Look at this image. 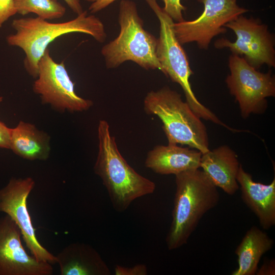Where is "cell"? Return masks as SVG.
I'll use <instances>...</instances> for the list:
<instances>
[{"label": "cell", "mask_w": 275, "mask_h": 275, "mask_svg": "<svg viewBox=\"0 0 275 275\" xmlns=\"http://www.w3.org/2000/svg\"><path fill=\"white\" fill-rule=\"evenodd\" d=\"M12 27L15 34L6 38L8 44L20 48L25 53L24 67L34 78L38 74V63L49 44L58 37L71 33H81L92 36L99 43L106 38L104 26L100 19L84 11L74 19L51 23L38 17L15 19Z\"/></svg>", "instance_id": "cell-1"}, {"label": "cell", "mask_w": 275, "mask_h": 275, "mask_svg": "<svg viewBox=\"0 0 275 275\" xmlns=\"http://www.w3.org/2000/svg\"><path fill=\"white\" fill-rule=\"evenodd\" d=\"M97 135L94 172L106 188L113 208L122 212L135 199L153 193L155 184L137 173L123 158L106 121H99Z\"/></svg>", "instance_id": "cell-2"}, {"label": "cell", "mask_w": 275, "mask_h": 275, "mask_svg": "<svg viewBox=\"0 0 275 275\" xmlns=\"http://www.w3.org/2000/svg\"><path fill=\"white\" fill-rule=\"evenodd\" d=\"M175 182L172 221L166 238L171 251L187 243L202 217L219 201L217 187L199 169L176 175Z\"/></svg>", "instance_id": "cell-3"}, {"label": "cell", "mask_w": 275, "mask_h": 275, "mask_svg": "<svg viewBox=\"0 0 275 275\" xmlns=\"http://www.w3.org/2000/svg\"><path fill=\"white\" fill-rule=\"evenodd\" d=\"M144 109L160 120L168 144L186 145L202 154L210 150L206 126L176 91L168 86L150 91Z\"/></svg>", "instance_id": "cell-4"}, {"label": "cell", "mask_w": 275, "mask_h": 275, "mask_svg": "<svg viewBox=\"0 0 275 275\" xmlns=\"http://www.w3.org/2000/svg\"><path fill=\"white\" fill-rule=\"evenodd\" d=\"M118 22V36L101 50L106 68H116L131 61L145 69H158L163 73L156 54L157 39L144 29V22L133 1L120 2Z\"/></svg>", "instance_id": "cell-5"}, {"label": "cell", "mask_w": 275, "mask_h": 275, "mask_svg": "<svg viewBox=\"0 0 275 275\" xmlns=\"http://www.w3.org/2000/svg\"><path fill=\"white\" fill-rule=\"evenodd\" d=\"M145 1L159 21V37L157 39L156 54L163 69V73L180 85L185 101L199 118L226 127L213 112L197 99L192 90L189 79L193 72L186 54L175 36L174 20L159 6L156 0Z\"/></svg>", "instance_id": "cell-6"}, {"label": "cell", "mask_w": 275, "mask_h": 275, "mask_svg": "<svg viewBox=\"0 0 275 275\" xmlns=\"http://www.w3.org/2000/svg\"><path fill=\"white\" fill-rule=\"evenodd\" d=\"M230 73L226 82L230 93L239 104L241 117L264 113L267 107L266 98L275 96V79L270 71L262 73L250 66L240 56L229 58Z\"/></svg>", "instance_id": "cell-7"}, {"label": "cell", "mask_w": 275, "mask_h": 275, "mask_svg": "<svg viewBox=\"0 0 275 275\" xmlns=\"http://www.w3.org/2000/svg\"><path fill=\"white\" fill-rule=\"evenodd\" d=\"M33 90L40 96L42 104L50 105L60 112L85 111L93 104L92 100L76 94L64 61L55 62L48 48L39 61Z\"/></svg>", "instance_id": "cell-8"}, {"label": "cell", "mask_w": 275, "mask_h": 275, "mask_svg": "<svg viewBox=\"0 0 275 275\" xmlns=\"http://www.w3.org/2000/svg\"><path fill=\"white\" fill-rule=\"evenodd\" d=\"M225 27L235 33L236 40L232 42L222 38L215 41V48H229L233 54L243 56L244 60L256 69L264 64L275 66L274 38L268 26L260 19L248 18L241 15L226 23Z\"/></svg>", "instance_id": "cell-9"}, {"label": "cell", "mask_w": 275, "mask_h": 275, "mask_svg": "<svg viewBox=\"0 0 275 275\" xmlns=\"http://www.w3.org/2000/svg\"><path fill=\"white\" fill-rule=\"evenodd\" d=\"M198 1L204 6L199 17L174 23L175 36L181 45L196 42L199 48L207 49L213 37L226 32V23L248 11L239 7L237 0Z\"/></svg>", "instance_id": "cell-10"}, {"label": "cell", "mask_w": 275, "mask_h": 275, "mask_svg": "<svg viewBox=\"0 0 275 275\" xmlns=\"http://www.w3.org/2000/svg\"><path fill=\"white\" fill-rule=\"evenodd\" d=\"M30 177L12 178L0 189V211L7 214L19 228L21 237L31 254L37 260L50 264L57 258L39 241L28 208V197L35 187Z\"/></svg>", "instance_id": "cell-11"}, {"label": "cell", "mask_w": 275, "mask_h": 275, "mask_svg": "<svg viewBox=\"0 0 275 275\" xmlns=\"http://www.w3.org/2000/svg\"><path fill=\"white\" fill-rule=\"evenodd\" d=\"M20 231L6 215L0 220V275H50L51 264L37 260L24 249Z\"/></svg>", "instance_id": "cell-12"}, {"label": "cell", "mask_w": 275, "mask_h": 275, "mask_svg": "<svg viewBox=\"0 0 275 275\" xmlns=\"http://www.w3.org/2000/svg\"><path fill=\"white\" fill-rule=\"evenodd\" d=\"M237 181L245 204L257 217L260 226L268 230L275 225V178L269 184L257 182L240 164Z\"/></svg>", "instance_id": "cell-13"}, {"label": "cell", "mask_w": 275, "mask_h": 275, "mask_svg": "<svg viewBox=\"0 0 275 275\" xmlns=\"http://www.w3.org/2000/svg\"><path fill=\"white\" fill-rule=\"evenodd\" d=\"M240 165L235 151L222 145L203 153L200 168L214 185L232 196L239 188L237 176Z\"/></svg>", "instance_id": "cell-14"}, {"label": "cell", "mask_w": 275, "mask_h": 275, "mask_svg": "<svg viewBox=\"0 0 275 275\" xmlns=\"http://www.w3.org/2000/svg\"><path fill=\"white\" fill-rule=\"evenodd\" d=\"M202 153L178 145H157L147 154L145 166L161 175H177L200 168Z\"/></svg>", "instance_id": "cell-15"}, {"label": "cell", "mask_w": 275, "mask_h": 275, "mask_svg": "<svg viewBox=\"0 0 275 275\" xmlns=\"http://www.w3.org/2000/svg\"><path fill=\"white\" fill-rule=\"evenodd\" d=\"M61 275H110L99 254L89 244L72 243L56 256Z\"/></svg>", "instance_id": "cell-16"}, {"label": "cell", "mask_w": 275, "mask_h": 275, "mask_svg": "<svg viewBox=\"0 0 275 275\" xmlns=\"http://www.w3.org/2000/svg\"><path fill=\"white\" fill-rule=\"evenodd\" d=\"M50 138L34 124L20 121L11 128L10 149L15 154L30 160H46L50 150Z\"/></svg>", "instance_id": "cell-17"}, {"label": "cell", "mask_w": 275, "mask_h": 275, "mask_svg": "<svg viewBox=\"0 0 275 275\" xmlns=\"http://www.w3.org/2000/svg\"><path fill=\"white\" fill-rule=\"evenodd\" d=\"M274 240L267 234L256 226L245 234L235 250L238 267L232 275H255L262 256L270 250Z\"/></svg>", "instance_id": "cell-18"}, {"label": "cell", "mask_w": 275, "mask_h": 275, "mask_svg": "<svg viewBox=\"0 0 275 275\" xmlns=\"http://www.w3.org/2000/svg\"><path fill=\"white\" fill-rule=\"evenodd\" d=\"M14 4L17 13H33L46 20L60 18L66 13V8L57 0H14Z\"/></svg>", "instance_id": "cell-19"}, {"label": "cell", "mask_w": 275, "mask_h": 275, "mask_svg": "<svg viewBox=\"0 0 275 275\" xmlns=\"http://www.w3.org/2000/svg\"><path fill=\"white\" fill-rule=\"evenodd\" d=\"M164 4L163 8L164 11L167 13L176 22L184 21L182 12L185 11L186 8L181 3V0H162Z\"/></svg>", "instance_id": "cell-20"}, {"label": "cell", "mask_w": 275, "mask_h": 275, "mask_svg": "<svg viewBox=\"0 0 275 275\" xmlns=\"http://www.w3.org/2000/svg\"><path fill=\"white\" fill-rule=\"evenodd\" d=\"M16 13L14 0H0V29L10 17Z\"/></svg>", "instance_id": "cell-21"}, {"label": "cell", "mask_w": 275, "mask_h": 275, "mask_svg": "<svg viewBox=\"0 0 275 275\" xmlns=\"http://www.w3.org/2000/svg\"><path fill=\"white\" fill-rule=\"evenodd\" d=\"M147 272V268L144 264H138L130 267L117 265L115 268L116 275H146Z\"/></svg>", "instance_id": "cell-22"}, {"label": "cell", "mask_w": 275, "mask_h": 275, "mask_svg": "<svg viewBox=\"0 0 275 275\" xmlns=\"http://www.w3.org/2000/svg\"><path fill=\"white\" fill-rule=\"evenodd\" d=\"M11 128L0 121V148L10 149Z\"/></svg>", "instance_id": "cell-23"}, {"label": "cell", "mask_w": 275, "mask_h": 275, "mask_svg": "<svg viewBox=\"0 0 275 275\" xmlns=\"http://www.w3.org/2000/svg\"><path fill=\"white\" fill-rule=\"evenodd\" d=\"M91 3L89 10L91 13H97L106 8L116 0H85Z\"/></svg>", "instance_id": "cell-24"}, {"label": "cell", "mask_w": 275, "mask_h": 275, "mask_svg": "<svg viewBox=\"0 0 275 275\" xmlns=\"http://www.w3.org/2000/svg\"><path fill=\"white\" fill-rule=\"evenodd\" d=\"M257 275H274L275 261L273 259H267L264 261L261 267L257 269Z\"/></svg>", "instance_id": "cell-25"}, {"label": "cell", "mask_w": 275, "mask_h": 275, "mask_svg": "<svg viewBox=\"0 0 275 275\" xmlns=\"http://www.w3.org/2000/svg\"><path fill=\"white\" fill-rule=\"evenodd\" d=\"M64 1L77 15L81 14L84 11L80 4V0H64Z\"/></svg>", "instance_id": "cell-26"}, {"label": "cell", "mask_w": 275, "mask_h": 275, "mask_svg": "<svg viewBox=\"0 0 275 275\" xmlns=\"http://www.w3.org/2000/svg\"><path fill=\"white\" fill-rule=\"evenodd\" d=\"M3 97L0 96V103L3 101Z\"/></svg>", "instance_id": "cell-27"}]
</instances>
